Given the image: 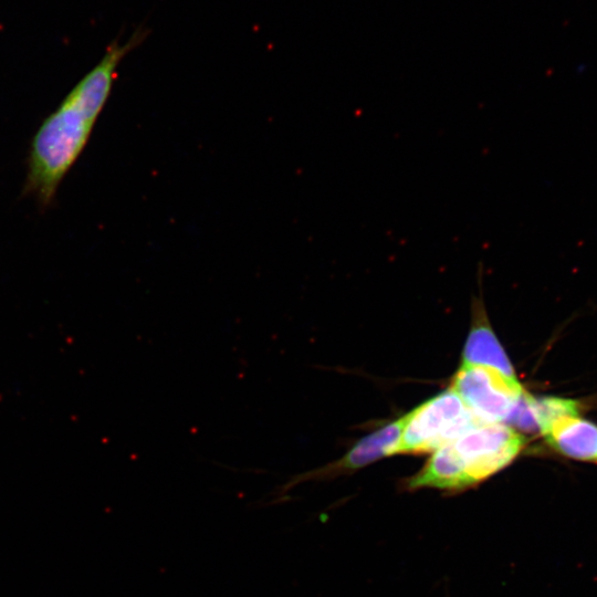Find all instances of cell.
Masks as SVG:
<instances>
[{
    "label": "cell",
    "mask_w": 597,
    "mask_h": 597,
    "mask_svg": "<svg viewBox=\"0 0 597 597\" xmlns=\"http://www.w3.org/2000/svg\"><path fill=\"white\" fill-rule=\"evenodd\" d=\"M139 27L125 43L113 41L101 61L84 75L35 133L28 158L23 193L49 207L59 185L85 148L111 94L121 62L148 36Z\"/></svg>",
    "instance_id": "cell-1"
},
{
    "label": "cell",
    "mask_w": 597,
    "mask_h": 597,
    "mask_svg": "<svg viewBox=\"0 0 597 597\" xmlns=\"http://www.w3.org/2000/svg\"><path fill=\"white\" fill-rule=\"evenodd\" d=\"M524 444V437L506 423H478L434 450L406 488L464 491L507 467Z\"/></svg>",
    "instance_id": "cell-2"
},
{
    "label": "cell",
    "mask_w": 597,
    "mask_h": 597,
    "mask_svg": "<svg viewBox=\"0 0 597 597\" xmlns=\"http://www.w3.org/2000/svg\"><path fill=\"white\" fill-rule=\"evenodd\" d=\"M481 421L450 388L401 418L397 453L434 451Z\"/></svg>",
    "instance_id": "cell-3"
},
{
    "label": "cell",
    "mask_w": 597,
    "mask_h": 597,
    "mask_svg": "<svg viewBox=\"0 0 597 597\" xmlns=\"http://www.w3.org/2000/svg\"><path fill=\"white\" fill-rule=\"evenodd\" d=\"M451 389L484 423L509 422L525 392L517 379L491 367L470 364L461 365Z\"/></svg>",
    "instance_id": "cell-4"
},
{
    "label": "cell",
    "mask_w": 597,
    "mask_h": 597,
    "mask_svg": "<svg viewBox=\"0 0 597 597\" xmlns=\"http://www.w3.org/2000/svg\"><path fill=\"white\" fill-rule=\"evenodd\" d=\"M543 437L555 451L564 457L597 462V425L579 415L556 421Z\"/></svg>",
    "instance_id": "cell-5"
},
{
    "label": "cell",
    "mask_w": 597,
    "mask_h": 597,
    "mask_svg": "<svg viewBox=\"0 0 597 597\" xmlns=\"http://www.w3.org/2000/svg\"><path fill=\"white\" fill-rule=\"evenodd\" d=\"M462 364L491 367L517 379L504 348L485 322L479 321L472 327L463 348Z\"/></svg>",
    "instance_id": "cell-6"
},
{
    "label": "cell",
    "mask_w": 597,
    "mask_h": 597,
    "mask_svg": "<svg viewBox=\"0 0 597 597\" xmlns=\"http://www.w3.org/2000/svg\"><path fill=\"white\" fill-rule=\"evenodd\" d=\"M530 407L536 430L542 436L558 420L579 415L577 401L563 397L545 396L530 398Z\"/></svg>",
    "instance_id": "cell-7"
}]
</instances>
